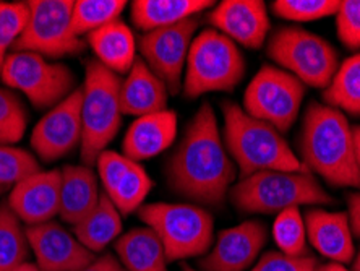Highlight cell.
<instances>
[{"label":"cell","mask_w":360,"mask_h":271,"mask_svg":"<svg viewBox=\"0 0 360 271\" xmlns=\"http://www.w3.org/2000/svg\"><path fill=\"white\" fill-rule=\"evenodd\" d=\"M166 177L177 195L203 205L226 200L236 179V166L219 135L211 104L203 103L169 159Z\"/></svg>","instance_id":"1"},{"label":"cell","mask_w":360,"mask_h":271,"mask_svg":"<svg viewBox=\"0 0 360 271\" xmlns=\"http://www.w3.org/2000/svg\"><path fill=\"white\" fill-rule=\"evenodd\" d=\"M300 153L307 169L320 174L333 187L360 189L354 134L341 111L320 103L307 108Z\"/></svg>","instance_id":"2"},{"label":"cell","mask_w":360,"mask_h":271,"mask_svg":"<svg viewBox=\"0 0 360 271\" xmlns=\"http://www.w3.org/2000/svg\"><path fill=\"white\" fill-rule=\"evenodd\" d=\"M222 115L226 150L239 168L240 179L263 171H309L273 125L253 119L231 101L222 103Z\"/></svg>","instance_id":"3"},{"label":"cell","mask_w":360,"mask_h":271,"mask_svg":"<svg viewBox=\"0 0 360 271\" xmlns=\"http://www.w3.org/2000/svg\"><path fill=\"white\" fill-rule=\"evenodd\" d=\"M231 200L243 213L271 215L300 205H330L325 192L309 171H263L240 179L231 189Z\"/></svg>","instance_id":"4"},{"label":"cell","mask_w":360,"mask_h":271,"mask_svg":"<svg viewBox=\"0 0 360 271\" xmlns=\"http://www.w3.org/2000/svg\"><path fill=\"white\" fill-rule=\"evenodd\" d=\"M120 78L98 61L88 62L82 103L83 166L91 168L120 129Z\"/></svg>","instance_id":"5"},{"label":"cell","mask_w":360,"mask_h":271,"mask_svg":"<svg viewBox=\"0 0 360 271\" xmlns=\"http://www.w3.org/2000/svg\"><path fill=\"white\" fill-rule=\"evenodd\" d=\"M245 61L234 41L218 30H203L195 36L185 65L184 94L198 98L214 92H232L242 82Z\"/></svg>","instance_id":"6"},{"label":"cell","mask_w":360,"mask_h":271,"mask_svg":"<svg viewBox=\"0 0 360 271\" xmlns=\"http://www.w3.org/2000/svg\"><path fill=\"white\" fill-rule=\"evenodd\" d=\"M139 216L160 237L167 262L200 257L213 244V216L197 205L150 203Z\"/></svg>","instance_id":"7"},{"label":"cell","mask_w":360,"mask_h":271,"mask_svg":"<svg viewBox=\"0 0 360 271\" xmlns=\"http://www.w3.org/2000/svg\"><path fill=\"white\" fill-rule=\"evenodd\" d=\"M268 56L304 84L326 88L338 72V52L330 42L302 28H283L268 44Z\"/></svg>","instance_id":"8"},{"label":"cell","mask_w":360,"mask_h":271,"mask_svg":"<svg viewBox=\"0 0 360 271\" xmlns=\"http://www.w3.org/2000/svg\"><path fill=\"white\" fill-rule=\"evenodd\" d=\"M30 18L15 42L13 52H34L60 58L84 51V42L72 28V0H30Z\"/></svg>","instance_id":"9"},{"label":"cell","mask_w":360,"mask_h":271,"mask_svg":"<svg viewBox=\"0 0 360 271\" xmlns=\"http://www.w3.org/2000/svg\"><path fill=\"white\" fill-rule=\"evenodd\" d=\"M0 80L23 93L36 109H52L75 92V77L62 63L47 62L34 52H12L5 58Z\"/></svg>","instance_id":"10"},{"label":"cell","mask_w":360,"mask_h":271,"mask_svg":"<svg viewBox=\"0 0 360 271\" xmlns=\"http://www.w3.org/2000/svg\"><path fill=\"white\" fill-rule=\"evenodd\" d=\"M305 87L283 68L264 65L248 83L243 111L285 134L297 119Z\"/></svg>","instance_id":"11"},{"label":"cell","mask_w":360,"mask_h":271,"mask_svg":"<svg viewBox=\"0 0 360 271\" xmlns=\"http://www.w3.org/2000/svg\"><path fill=\"white\" fill-rule=\"evenodd\" d=\"M198 23V18L193 17L167 28L150 31L140 38L141 58L166 83L172 94L180 92V78L187 65L190 46L195 39Z\"/></svg>","instance_id":"12"},{"label":"cell","mask_w":360,"mask_h":271,"mask_svg":"<svg viewBox=\"0 0 360 271\" xmlns=\"http://www.w3.org/2000/svg\"><path fill=\"white\" fill-rule=\"evenodd\" d=\"M82 103L83 89L77 88L36 124L31 146L41 161H57L82 145Z\"/></svg>","instance_id":"13"},{"label":"cell","mask_w":360,"mask_h":271,"mask_svg":"<svg viewBox=\"0 0 360 271\" xmlns=\"http://www.w3.org/2000/svg\"><path fill=\"white\" fill-rule=\"evenodd\" d=\"M26 236L39 271H77L98 258L59 222L28 226Z\"/></svg>","instance_id":"14"},{"label":"cell","mask_w":360,"mask_h":271,"mask_svg":"<svg viewBox=\"0 0 360 271\" xmlns=\"http://www.w3.org/2000/svg\"><path fill=\"white\" fill-rule=\"evenodd\" d=\"M96 166L104 194L117 206L120 215H130L141 208L143 201L151 192L153 180L140 163L105 150L99 155Z\"/></svg>","instance_id":"15"},{"label":"cell","mask_w":360,"mask_h":271,"mask_svg":"<svg viewBox=\"0 0 360 271\" xmlns=\"http://www.w3.org/2000/svg\"><path fill=\"white\" fill-rule=\"evenodd\" d=\"M268 239L266 226L245 221L219 232L214 246L200 260L203 271H245L255 263Z\"/></svg>","instance_id":"16"},{"label":"cell","mask_w":360,"mask_h":271,"mask_svg":"<svg viewBox=\"0 0 360 271\" xmlns=\"http://www.w3.org/2000/svg\"><path fill=\"white\" fill-rule=\"evenodd\" d=\"M62 171H39L15 185L8 195V206L26 226L52 221L60 211Z\"/></svg>","instance_id":"17"},{"label":"cell","mask_w":360,"mask_h":271,"mask_svg":"<svg viewBox=\"0 0 360 271\" xmlns=\"http://www.w3.org/2000/svg\"><path fill=\"white\" fill-rule=\"evenodd\" d=\"M208 20L214 30L248 49H258L269 31L266 5L262 0H224Z\"/></svg>","instance_id":"18"},{"label":"cell","mask_w":360,"mask_h":271,"mask_svg":"<svg viewBox=\"0 0 360 271\" xmlns=\"http://www.w3.org/2000/svg\"><path fill=\"white\" fill-rule=\"evenodd\" d=\"M307 239L316 252L335 263H349L354 258V239L349 216L341 211L309 210L304 216Z\"/></svg>","instance_id":"19"},{"label":"cell","mask_w":360,"mask_h":271,"mask_svg":"<svg viewBox=\"0 0 360 271\" xmlns=\"http://www.w3.org/2000/svg\"><path fill=\"white\" fill-rule=\"evenodd\" d=\"M177 137V115L172 111L136 117L127 130L124 143V156L140 163L155 158L166 151Z\"/></svg>","instance_id":"20"},{"label":"cell","mask_w":360,"mask_h":271,"mask_svg":"<svg viewBox=\"0 0 360 271\" xmlns=\"http://www.w3.org/2000/svg\"><path fill=\"white\" fill-rule=\"evenodd\" d=\"M169 89L166 83L146 65L141 57H136L134 67L120 83L122 114L148 115L166 111Z\"/></svg>","instance_id":"21"},{"label":"cell","mask_w":360,"mask_h":271,"mask_svg":"<svg viewBox=\"0 0 360 271\" xmlns=\"http://www.w3.org/2000/svg\"><path fill=\"white\" fill-rule=\"evenodd\" d=\"M101 194L96 174L88 166L62 169L59 216L72 227L84 220L99 203Z\"/></svg>","instance_id":"22"},{"label":"cell","mask_w":360,"mask_h":271,"mask_svg":"<svg viewBox=\"0 0 360 271\" xmlns=\"http://www.w3.org/2000/svg\"><path fill=\"white\" fill-rule=\"evenodd\" d=\"M98 62L115 75L129 73L136 61V42L131 30L124 21L115 20L86 36Z\"/></svg>","instance_id":"23"},{"label":"cell","mask_w":360,"mask_h":271,"mask_svg":"<svg viewBox=\"0 0 360 271\" xmlns=\"http://www.w3.org/2000/svg\"><path fill=\"white\" fill-rule=\"evenodd\" d=\"M114 251L125 271H169L160 237L148 226L122 234Z\"/></svg>","instance_id":"24"},{"label":"cell","mask_w":360,"mask_h":271,"mask_svg":"<svg viewBox=\"0 0 360 271\" xmlns=\"http://www.w3.org/2000/svg\"><path fill=\"white\" fill-rule=\"evenodd\" d=\"M211 5L208 0H135L130 15L136 28L150 33L193 18Z\"/></svg>","instance_id":"25"},{"label":"cell","mask_w":360,"mask_h":271,"mask_svg":"<svg viewBox=\"0 0 360 271\" xmlns=\"http://www.w3.org/2000/svg\"><path fill=\"white\" fill-rule=\"evenodd\" d=\"M72 232L89 252L99 253L120 237L122 215L112 200L105 194H101L96 208L73 226Z\"/></svg>","instance_id":"26"},{"label":"cell","mask_w":360,"mask_h":271,"mask_svg":"<svg viewBox=\"0 0 360 271\" xmlns=\"http://www.w3.org/2000/svg\"><path fill=\"white\" fill-rule=\"evenodd\" d=\"M323 96L331 108L360 115V54L349 57L338 67Z\"/></svg>","instance_id":"27"},{"label":"cell","mask_w":360,"mask_h":271,"mask_svg":"<svg viewBox=\"0 0 360 271\" xmlns=\"http://www.w3.org/2000/svg\"><path fill=\"white\" fill-rule=\"evenodd\" d=\"M31 247L26 229L8 205H0V271H13L28 262Z\"/></svg>","instance_id":"28"},{"label":"cell","mask_w":360,"mask_h":271,"mask_svg":"<svg viewBox=\"0 0 360 271\" xmlns=\"http://www.w3.org/2000/svg\"><path fill=\"white\" fill-rule=\"evenodd\" d=\"M125 0H77L72 8V28L77 36L89 34L119 20Z\"/></svg>","instance_id":"29"},{"label":"cell","mask_w":360,"mask_h":271,"mask_svg":"<svg viewBox=\"0 0 360 271\" xmlns=\"http://www.w3.org/2000/svg\"><path fill=\"white\" fill-rule=\"evenodd\" d=\"M273 237L279 252L289 257H305L307 229L299 208H289L278 213L273 225Z\"/></svg>","instance_id":"30"},{"label":"cell","mask_w":360,"mask_h":271,"mask_svg":"<svg viewBox=\"0 0 360 271\" xmlns=\"http://www.w3.org/2000/svg\"><path fill=\"white\" fill-rule=\"evenodd\" d=\"M41 171V166L30 151L12 145H0V190L15 187L21 180Z\"/></svg>","instance_id":"31"},{"label":"cell","mask_w":360,"mask_h":271,"mask_svg":"<svg viewBox=\"0 0 360 271\" xmlns=\"http://www.w3.org/2000/svg\"><path fill=\"white\" fill-rule=\"evenodd\" d=\"M28 18V2H0V75L8 51L13 49Z\"/></svg>","instance_id":"32"},{"label":"cell","mask_w":360,"mask_h":271,"mask_svg":"<svg viewBox=\"0 0 360 271\" xmlns=\"http://www.w3.org/2000/svg\"><path fill=\"white\" fill-rule=\"evenodd\" d=\"M28 114L18 96L0 88V145H13L25 135Z\"/></svg>","instance_id":"33"},{"label":"cell","mask_w":360,"mask_h":271,"mask_svg":"<svg viewBox=\"0 0 360 271\" xmlns=\"http://www.w3.org/2000/svg\"><path fill=\"white\" fill-rule=\"evenodd\" d=\"M340 5V0H276L273 12L290 21H316L336 15Z\"/></svg>","instance_id":"34"},{"label":"cell","mask_w":360,"mask_h":271,"mask_svg":"<svg viewBox=\"0 0 360 271\" xmlns=\"http://www.w3.org/2000/svg\"><path fill=\"white\" fill-rule=\"evenodd\" d=\"M338 36L347 49H360V0H344L336 13Z\"/></svg>","instance_id":"35"},{"label":"cell","mask_w":360,"mask_h":271,"mask_svg":"<svg viewBox=\"0 0 360 271\" xmlns=\"http://www.w3.org/2000/svg\"><path fill=\"white\" fill-rule=\"evenodd\" d=\"M316 270V260L310 255L289 257L283 252H268L250 271H311Z\"/></svg>","instance_id":"36"},{"label":"cell","mask_w":360,"mask_h":271,"mask_svg":"<svg viewBox=\"0 0 360 271\" xmlns=\"http://www.w3.org/2000/svg\"><path fill=\"white\" fill-rule=\"evenodd\" d=\"M77 271H125V268L122 267V263L114 257V255L105 253L98 257L91 265Z\"/></svg>","instance_id":"37"},{"label":"cell","mask_w":360,"mask_h":271,"mask_svg":"<svg viewBox=\"0 0 360 271\" xmlns=\"http://www.w3.org/2000/svg\"><path fill=\"white\" fill-rule=\"evenodd\" d=\"M349 222H351L352 234L360 237V194H352L349 196Z\"/></svg>","instance_id":"38"},{"label":"cell","mask_w":360,"mask_h":271,"mask_svg":"<svg viewBox=\"0 0 360 271\" xmlns=\"http://www.w3.org/2000/svg\"><path fill=\"white\" fill-rule=\"evenodd\" d=\"M354 134V146H356V158H357V166L360 169V125L354 127L352 129Z\"/></svg>","instance_id":"39"},{"label":"cell","mask_w":360,"mask_h":271,"mask_svg":"<svg viewBox=\"0 0 360 271\" xmlns=\"http://www.w3.org/2000/svg\"><path fill=\"white\" fill-rule=\"evenodd\" d=\"M315 271H349V270L344 268L341 263L331 262V263H328V265H323V267H319Z\"/></svg>","instance_id":"40"},{"label":"cell","mask_w":360,"mask_h":271,"mask_svg":"<svg viewBox=\"0 0 360 271\" xmlns=\"http://www.w3.org/2000/svg\"><path fill=\"white\" fill-rule=\"evenodd\" d=\"M13 271H39V268L36 267V263L26 262V263H23V265H20L18 268H15Z\"/></svg>","instance_id":"41"},{"label":"cell","mask_w":360,"mask_h":271,"mask_svg":"<svg viewBox=\"0 0 360 271\" xmlns=\"http://www.w3.org/2000/svg\"><path fill=\"white\" fill-rule=\"evenodd\" d=\"M352 271H360V252L357 253L356 260H354V265H352Z\"/></svg>","instance_id":"42"},{"label":"cell","mask_w":360,"mask_h":271,"mask_svg":"<svg viewBox=\"0 0 360 271\" xmlns=\"http://www.w3.org/2000/svg\"><path fill=\"white\" fill-rule=\"evenodd\" d=\"M184 271H197V270H193V268H190V267H184Z\"/></svg>","instance_id":"43"},{"label":"cell","mask_w":360,"mask_h":271,"mask_svg":"<svg viewBox=\"0 0 360 271\" xmlns=\"http://www.w3.org/2000/svg\"><path fill=\"white\" fill-rule=\"evenodd\" d=\"M0 194H2V190H0Z\"/></svg>","instance_id":"44"},{"label":"cell","mask_w":360,"mask_h":271,"mask_svg":"<svg viewBox=\"0 0 360 271\" xmlns=\"http://www.w3.org/2000/svg\"><path fill=\"white\" fill-rule=\"evenodd\" d=\"M311 271H315V270H311Z\"/></svg>","instance_id":"45"}]
</instances>
